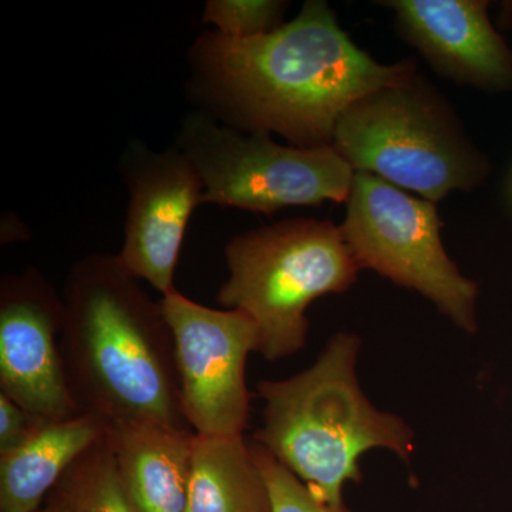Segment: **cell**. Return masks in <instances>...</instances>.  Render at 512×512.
<instances>
[{
    "mask_svg": "<svg viewBox=\"0 0 512 512\" xmlns=\"http://www.w3.org/2000/svg\"><path fill=\"white\" fill-rule=\"evenodd\" d=\"M190 62L192 87L225 126L278 133L301 148L332 146L355 101L417 74L412 62L382 64L359 49L322 0L252 39L204 33Z\"/></svg>",
    "mask_w": 512,
    "mask_h": 512,
    "instance_id": "obj_1",
    "label": "cell"
},
{
    "mask_svg": "<svg viewBox=\"0 0 512 512\" xmlns=\"http://www.w3.org/2000/svg\"><path fill=\"white\" fill-rule=\"evenodd\" d=\"M60 352L80 414L191 429L181 407L173 330L117 255L74 264L62 293ZM194 431V430H192Z\"/></svg>",
    "mask_w": 512,
    "mask_h": 512,
    "instance_id": "obj_2",
    "label": "cell"
},
{
    "mask_svg": "<svg viewBox=\"0 0 512 512\" xmlns=\"http://www.w3.org/2000/svg\"><path fill=\"white\" fill-rule=\"evenodd\" d=\"M360 339L340 332L311 367L284 380H262V427L255 443L268 450L313 494L343 504L346 483H360V458L386 448L404 463L414 433L396 414L377 409L356 376Z\"/></svg>",
    "mask_w": 512,
    "mask_h": 512,
    "instance_id": "obj_3",
    "label": "cell"
},
{
    "mask_svg": "<svg viewBox=\"0 0 512 512\" xmlns=\"http://www.w3.org/2000/svg\"><path fill=\"white\" fill-rule=\"evenodd\" d=\"M225 258L229 275L217 301L254 320L258 353L269 362L303 349L309 305L348 291L360 271L340 227L303 218L237 235Z\"/></svg>",
    "mask_w": 512,
    "mask_h": 512,
    "instance_id": "obj_4",
    "label": "cell"
},
{
    "mask_svg": "<svg viewBox=\"0 0 512 512\" xmlns=\"http://www.w3.org/2000/svg\"><path fill=\"white\" fill-rule=\"evenodd\" d=\"M332 147L355 173L417 192L436 204L487 180L490 163L446 100L416 74L363 96L336 124Z\"/></svg>",
    "mask_w": 512,
    "mask_h": 512,
    "instance_id": "obj_5",
    "label": "cell"
},
{
    "mask_svg": "<svg viewBox=\"0 0 512 512\" xmlns=\"http://www.w3.org/2000/svg\"><path fill=\"white\" fill-rule=\"evenodd\" d=\"M177 147L204 185V204L274 214L285 207L348 201L355 170L332 146H282L265 131H242L192 113Z\"/></svg>",
    "mask_w": 512,
    "mask_h": 512,
    "instance_id": "obj_6",
    "label": "cell"
},
{
    "mask_svg": "<svg viewBox=\"0 0 512 512\" xmlns=\"http://www.w3.org/2000/svg\"><path fill=\"white\" fill-rule=\"evenodd\" d=\"M346 202L340 229L360 269L421 293L458 328L476 332L478 288L447 255L436 204L367 173L355 174Z\"/></svg>",
    "mask_w": 512,
    "mask_h": 512,
    "instance_id": "obj_7",
    "label": "cell"
},
{
    "mask_svg": "<svg viewBox=\"0 0 512 512\" xmlns=\"http://www.w3.org/2000/svg\"><path fill=\"white\" fill-rule=\"evenodd\" d=\"M161 305L173 330L188 426L200 436H244L252 397L248 356L259 350L254 320L235 309L207 308L177 289Z\"/></svg>",
    "mask_w": 512,
    "mask_h": 512,
    "instance_id": "obj_8",
    "label": "cell"
},
{
    "mask_svg": "<svg viewBox=\"0 0 512 512\" xmlns=\"http://www.w3.org/2000/svg\"><path fill=\"white\" fill-rule=\"evenodd\" d=\"M128 192L123 248L117 258L138 281L175 291L174 276L192 212L204 204V185L177 146L151 150L131 143L121 158Z\"/></svg>",
    "mask_w": 512,
    "mask_h": 512,
    "instance_id": "obj_9",
    "label": "cell"
},
{
    "mask_svg": "<svg viewBox=\"0 0 512 512\" xmlns=\"http://www.w3.org/2000/svg\"><path fill=\"white\" fill-rule=\"evenodd\" d=\"M63 299L36 268L0 282V394L47 421L80 416L60 352Z\"/></svg>",
    "mask_w": 512,
    "mask_h": 512,
    "instance_id": "obj_10",
    "label": "cell"
},
{
    "mask_svg": "<svg viewBox=\"0 0 512 512\" xmlns=\"http://www.w3.org/2000/svg\"><path fill=\"white\" fill-rule=\"evenodd\" d=\"M406 42L454 82L487 92L512 90V49L481 0H392Z\"/></svg>",
    "mask_w": 512,
    "mask_h": 512,
    "instance_id": "obj_11",
    "label": "cell"
},
{
    "mask_svg": "<svg viewBox=\"0 0 512 512\" xmlns=\"http://www.w3.org/2000/svg\"><path fill=\"white\" fill-rule=\"evenodd\" d=\"M117 476L134 512H185L197 433L146 421L109 424Z\"/></svg>",
    "mask_w": 512,
    "mask_h": 512,
    "instance_id": "obj_12",
    "label": "cell"
},
{
    "mask_svg": "<svg viewBox=\"0 0 512 512\" xmlns=\"http://www.w3.org/2000/svg\"><path fill=\"white\" fill-rule=\"evenodd\" d=\"M109 423L92 414L43 420L22 446L0 457V512H36L60 478Z\"/></svg>",
    "mask_w": 512,
    "mask_h": 512,
    "instance_id": "obj_13",
    "label": "cell"
},
{
    "mask_svg": "<svg viewBox=\"0 0 512 512\" xmlns=\"http://www.w3.org/2000/svg\"><path fill=\"white\" fill-rule=\"evenodd\" d=\"M185 512H274L251 443L197 434Z\"/></svg>",
    "mask_w": 512,
    "mask_h": 512,
    "instance_id": "obj_14",
    "label": "cell"
},
{
    "mask_svg": "<svg viewBox=\"0 0 512 512\" xmlns=\"http://www.w3.org/2000/svg\"><path fill=\"white\" fill-rule=\"evenodd\" d=\"M50 495L66 512H134L117 476L109 427L73 461Z\"/></svg>",
    "mask_w": 512,
    "mask_h": 512,
    "instance_id": "obj_15",
    "label": "cell"
},
{
    "mask_svg": "<svg viewBox=\"0 0 512 512\" xmlns=\"http://www.w3.org/2000/svg\"><path fill=\"white\" fill-rule=\"evenodd\" d=\"M285 9L279 0H208L202 23L228 39L247 40L278 29Z\"/></svg>",
    "mask_w": 512,
    "mask_h": 512,
    "instance_id": "obj_16",
    "label": "cell"
},
{
    "mask_svg": "<svg viewBox=\"0 0 512 512\" xmlns=\"http://www.w3.org/2000/svg\"><path fill=\"white\" fill-rule=\"evenodd\" d=\"M252 453L261 467L274 512H352L345 505H330L312 493L295 474L291 473L264 447L251 441Z\"/></svg>",
    "mask_w": 512,
    "mask_h": 512,
    "instance_id": "obj_17",
    "label": "cell"
},
{
    "mask_svg": "<svg viewBox=\"0 0 512 512\" xmlns=\"http://www.w3.org/2000/svg\"><path fill=\"white\" fill-rule=\"evenodd\" d=\"M42 421L0 394V457L22 446Z\"/></svg>",
    "mask_w": 512,
    "mask_h": 512,
    "instance_id": "obj_18",
    "label": "cell"
},
{
    "mask_svg": "<svg viewBox=\"0 0 512 512\" xmlns=\"http://www.w3.org/2000/svg\"><path fill=\"white\" fill-rule=\"evenodd\" d=\"M36 512H66V510L53 495L49 494V497L46 498V504Z\"/></svg>",
    "mask_w": 512,
    "mask_h": 512,
    "instance_id": "obj_19",
    "label": "cell"
}]
</instances>
